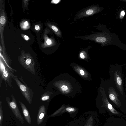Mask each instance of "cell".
Wrapping results in <instances>:
<instances>
[{
  "mask_svg": "<svg viewBox=\"0 0 126 126\" xmlns=\"http://www.w3.org/2000/svg\"><path fill=\"white\" fill-rule=\"evenodd\" d=\"M61 88L64 91H66L68 90L67 87L65 85H63L61 87Z\"/></svg>",
  "mask_w": 126,
  "mask_h": 126,
  "instance_id": "cell-17",
  "label": "cell"
},
{
  "mask_svg": "<svg viewBox=\"0 0 126 126\" xmlns=\"http://www.w3.org/2000/svg\"><path fill=\"white\" fill-rule=\"evenodd\" d=\"M125 91L126 95V66L125 69Z\"/></svg>",
  "mask_w": 126,
  "mask_h": 126,
  "instance_id": "cell-19",
  "label": "cell"
},
{
  "mask_svg": "<svg viewBox=\"0 0 126 126\" xmlns=\"http://www.w3.org/2000/svg\"><path fill=\"white\" fill-rule=\"evenodd\" d=\"M122 66L117 64L110 66L109 80L119 93L126 97Z\"/></svg>",
  "mask_w": 126,
  "mask_h": 126,
  "instance_id": "cell-2",
  "label": "cell"
},
{
  "mask_svg": "<svg viewBox=\"0 0 126 126\" xmlns=\"http://www.w3.org/2000/svg\"><path fill=\"white\" fill-rule=\"evenodd\" d=\"M121 14L122 16H124V15L125 13L124 12H122L121 13Z\"/></svg>",
  "mask_w": 126,
  "mask_h": 126,
  "instance_id": "cell-25",
  "label": "cell"
},
{
  "mask_svg": "<svg viewBox=\"0 0 126 126\" xmlns=\"http://www.w3.org/2000/svg\"><path fill=\"white\" fill-rule=\"evenodd\" d=\"M105 93L110 102L126 116V97L121 95L109 79L106 81Z\"/></svg>",
  "mask_w": 126,
  "mask_h": 126,
  "instance_id": "cell-1",
  "label": "cell"
},
{
  "mask_svg": "<svg viewBox=\"0 0 126 126\" xmlns=\"http://www.w3.org/2000/svg\"><path fill=\"white\" fill-rule=\"evenodd\" d=\"M50 93L48 91L45 92L41 96L40 99L42 101H46L49 100L50 98Z\"/></svg>",
  "mask_w": 126,
  "mask_h": 126,
  "instance_id": "cell-13",
  "label": "cell"
},
{
  "mask_svg": "<svg viewBox=\"0 0 126 126\" xmlns=\"http://www.w3.org/2000/svg\"><path fill=\"white\" fill-rule=\"evenodd\" d=\"M23 38L26 40L28 41L29 39V37L26 35L23 34H21Z\"/></svg>",
  "mask_w": 126,
  "mask_h": 126,
  "instance_id": "cell-16",
  "label": "cell"
},
{
  "mask_svg": "<svg viewBox=\"0 0 126 126\" xmlns=\"http://www.w3.org/2000/svg\"><path fill=\"white\" fill-rule=\"evenodd\" d=\"M21 55L17 57L18 61L21 65L32 74L35 72L34 66L35 63L32 56L29 53L21 51Z\"/></svg>",
  "mask_w": 126,
  "mask_h": 126,
  "instance_id": "cell-4",
  "label": "cell"
},
{
  "mask_svg": "<svg viewBox=\"0 0 126 126\" xmlns=\"http://www.w3.org/2000/svg\"><path fill=\"white\" fill-rule=\"evenodd\" d=\"M12 78L15 81L22 94L27 102L31 104L33 97V92L27 85L22 77H21L18 79L17 76L13 74Z\"/></svg>",
  "mask_w": 126,
  "mask_h": 126,
  "instance_id": "cell-3",
  "label": "cell"
},
{
  "mask_svg": "<svg viewBox=\"0 0 126 126\" xmlns=\"http://www.w3.org/2000/svg\"><path fill=\"white\" fill-rule=\"evenodd\" d=\"M46 115V110L44 105L40 106L39 109L37 116V122L38 125H40L43 121Z\"/></svg>",
  "mask_w": 126,
  "mask_h": 126,
  "instance_id": "cell-10",
  "label": "cell"
},
{
  "mask_svg": "<svg viewBox=\"0 0 126 126\" xmlns=\"http://www.w3.org/2000/svg\"><path fill=\"white\" fill-rule=\"evenodd\" d=\"M105 126H126V118L110 115L108 118Z\"/></svg>",
  "mask_w": 126,
  "mask_h": 126,
  "instance_id": "cell-9",
  "label": "cell"
},
{
  "mask_svg": "<svg viewBox=\"0 0 126 126\" xmlns=\"http://www.w3.org/2000/svg\"><path fill=\"white\" fill-rule=\"evenodd\" d=\"M101 10V8L97 6L93 5L89 7L77 14L74 19V21L81 18L91 16L99 13Z\"/></svg>",
  "mask_w": 126,
  "mask_h": 126,
  "instance_id": "cell-7",
  "label": "cell"
},
{
  "mask_svg": "<svg viewBox=\"0 0 126 126\" xmlns=\"http://www.w3.org/2000/svg\"><path fill=\"white\" fill-rule=\"evenodd\" d=\"M24 24L25 25V26L26 27L27 26H28L29 25V23L28 22L26 21L24 23Z\"/></svg>",
  "mask_w": 126,
  "mask_h": 126,
  "instance_id": "cell-23",
  "label": "cell"
},
{
  "mask_svg": "<svg viewBox=\"0 0 126 126\" xmlns=\"http://www.w3.org/2000/svg\"><path fill=\"white\" fill-rule=\"evenodd\" d=\"M47 25L53 30L58 37H62V33L60 31L57 27L51 24H48Z\"/></svg>",
  "mask_w": 126,
  "mask_h": 126,
  "instance_id": "cell-12",
  "label": "cell"
},
{
  "mask_svg": "<svg viewBox=\"0 0 126 126\" xmlns=\"http://www.w3.org/2000/svg\"><path fill=\"white\" fill-rule=\"evenodd\" d=\"M11 97L12 101H11L9 97H7L6 102L15 116L23 124L24 123V120L19 110L16 99L13 95H11Z\"/></svg>",
  "mask_w": 126,
  "mask_h": 126,
  "instance_id": "cell-8",
  "label": "cell"
},
{
  "mask_svg": "<svg viewBox=\"0 0 126 126\" xmlns=\"http://www.w3.org/2000/svg\"><path fill=\"white\" fill-rule=\"evenodd\" d=\"M59 1H60V0H53V1H52L51 2L54 3H57Z\"/></svg>",
  "mask_w": 126,
  "mask_h": 126,
  "instance_id": "cell-24",
  "label": "cell"
},
{
  "mask_svg": "<svg viewBox=\"0 0 126 126\" xmlns=\"http://www.w3.org/2000/svg\"><path fill=\"white\" fill-rule=\"evenodd\" d=\"M80 57L83 59H84L85 58V56L83 55V53H82L81 52L80 54Z\"/></svg>",
  "mask_w": 126,
  "mask_h": 126,
  "instance_id": "cell-21",
  "label": "cell"
},
{
  "mask_svg": "<svg viewBox=\"0 0 126 126\" xmlns=\"http://www.w3.org/2000/svg\"><path fill=\"white\" fill-rule=\"evenodd\" d=\"M25 118L27 122L29 124L31 123V120L30 115L26 107L21 101H19Z\"/></svg>",
  "mask_w": 126,
  "mask_h": 126,
  "instance_id": "cell-11",
  "label": "cell"
},
{
  "mask_svg": "<svg viewBox=\"0 0 126 126\" xmlns=\"http://www.w3.org/2000/svg\"><path fill=\"white\" fill-rule=\"evenodd\" d=\"M75 110L74 108L71 107H68L66 109V110L68 112H71Z\"/></svg>",
  "mask_w": 126,
  "mask_h": 126,
  "instance_id": "cell-15",
  "label": "cell"
},
{
  "mask_svg": "<svg viewBox=\"0 0 126 126\" xmlns=\"http://www.w3.org/2000/svg\"><path fill=\"white\" fill-rule=\"evenodd\" d=\"M0 78L5 81L6 85L12 87V76L15 72L16 71L10 68L6 64L3 59L0 58Z\"/></svg>",
  "mask_w": 126,
  "mask_h": 126,
  "instance_id": "cell-5",
  "label": "cell"
},
{
  "mask_svg": "<svg viewBox=\"0 0 126 126\" xmlns=\"http://www.w3.org/2000/svg\"><path fill=\"white\" fill-rule=\"evenodd\" d=\"M80 73L82 75H84V72L81 69L80 70Z\"/></svg>",
  "mask_w": 126,
  "mask_h": 126,
  "instance_id": "cell-22",
  "label": "cell"
},
{
  "mask_svg": "<svg viewBox=\"0 0 126 126\" xmlns=\"http://www.w3.org/2000/svg\"><path fill=\"white\" fill-rule=\"evenodd\" d=\"M110 35L106 33H99L82 36H76V38L83 40H89L97 43H101L102 45L110 44L112 41Z\"/></svg>",
  "mask_w": 126,
  "mask_h": 126,
  "instance_id": "cell-6",
  "label": "cell"
},
{
  "mask_svg": "<svg viewBox=\"0 0 126 126\" xmlns=\"http://www.w3.org/2000/svg\"><path fill=\"white\" fill-rule=\"evenodd\" d=\"M46 43L48 45H50L52 43L51 40L49 39H47L46 41Z\"/></svg>",
  "mask_w": 126,
  "mask_h": 126,
  "instance_id": "cell-18",
  "label": "cell"
},
{
  "mask_svg": "<svg viewBox=\"0 0 126 126\" xmlns=\"http://www.w3.org/2000/svg\"><path fill=\"white\" fill-rule=\"evenodd\" d=\"M35 29L37 31H39L40 30V28L39 25H36L35 26Z\"/></svg>",
  "mask_w": 126,
  "mask_h": 126,
  "instance_id": "cell-20",
  "label": "cell"
},
{
  "mask_svg": "<svg viewBox=\"0 0 126 126\" xmlns=\"http://www.w3.org/2000/svg\"><path fill=\"white\" fill-rule=\"evenodd\" d=\"M2 102H0V126H1L3 119V112L2 108Z\"/></svg>",
  "mask_w": 126,
  "mask_h": 126,
  "instance_id": "cell-14",
  "label": "cell"
}]
</instances>
